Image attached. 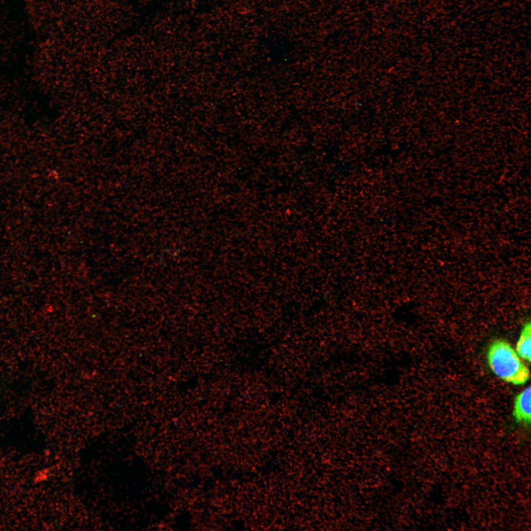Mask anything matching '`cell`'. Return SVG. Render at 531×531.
I'll use <instances>...</instances> for the list:
<instances>
[{
    "label": "cell",
    "mask_w": 531,
    "mask_h": 531,
    "mask_svg": "<svg viewBox=\"0 0 531 531\" xmlns=\"http://www.w3.org/2000/svg\"><path fill=\"white\" fill-rule=\"evenodd\" d=\"M487 358L493 372L506 382L522 385L530 379L529 368L510 344L503 340H496L490 344Z\"/></svg>",
    "instance_id": "1"
},
{
    "label": "cell",
    "mask_w": 531,
    "mask_h": 531,
    "mask_svg": "<svg viewBox=\"0 0 531 531\" xmlns=\"http://www.w3.org/2000/svg\"><path fill=\"white\" fill-rule=\"evenodd\" d=\"M531 387L517 394L514 400L513 415L515 420L526 425L531 424Z\"/></svg>",
    "instance_id": "2"
},
{
    "label": "cell",
    "mask_w": 531,
    "mask_h": 531,
    "mask_svg": "<svg viewBox=\"0 0 531 531\" xmlns=\"http://www.w3.org/2000/svg\"><path fill=\"white\" fill-rule=\"evenodd\" d=\"M531 325L530 322L526 323L520 334L516 346V352L521 357L531 362Z\"/></svg>",
    "instance_id": "3"
}]
</instances>
